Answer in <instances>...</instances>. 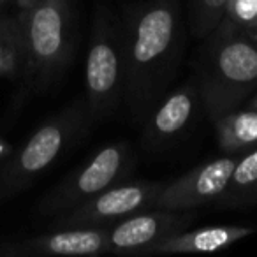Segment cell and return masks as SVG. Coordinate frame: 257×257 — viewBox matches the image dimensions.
I'll return each instance as SVG.
<instances>
[{"mask_svg": "<svg viewBox=\"0 0 257 257\" xmlns=\"http://www.w3.org/2000/svg\"><path fill=\"white\" fill-rule=\"evenodd\" d=\"M123 99L136 120L155 107L178 62L182 23L176 0H152L125 22Z\"/></svg>", "mask_w": 257, "mask_h": 257, "instance_id": "obj_1", "label": "cell"}, {"mask_svg": "<svg viewBox=\"0 0 257 257\" xmlns=\"http://www.w3.org/2000/svg\"><path fill=\"white\" fill-rule=\"evenodd\" d=\"M92 118L88 102L76 100L44 121L0 169V201L25 190L67 148L78 143L92 123Z\"/></svg>", "mask_w": 257, "mask_h": 257, "instance_id": "obj_2", "label": "cell"}, {"mask_svg": "<svg viewBox=\"0 0 257 257\" xmlns=\"http://www.w3.org/2000/svg\"><path fill=\"white\" fill-rule=\"evenodd\" d=\"M257 85V44L245 34L215 37L203 60L199 92L213 120L238 104Z\"/></svg>", "mask_w": 257, "mask_h": 257, "instance_id": "obj_3", "label": "cell"}, {"mask_svg": "<svg viewBox=\"0 0 257 257\" xmlns=\"http://www.w3.org/2000/svg\"><path fill=\"white\" fill-rule=\"evenodd\" d=\"M18 18L25 41V76L37 86H48L72 57V0H39Z\"/></svg>", "mask_w": 257, "mask_h": 257, "instance_id": "obj_4", "label": "cell"}, {"mask_svg": "<svg viewBox=\"0 0 257 257\" xmlns=\"http://www.w3.org/2000/svg\"><path fill=\"white\" fill-rule=\"evenodd\" d=\"M134 169V154L127 143L104 145L85 164L71 173L37 206L39 217H60L81 206L102 190L128 180Z\"/></svg>", "mask_w": 257, "mask_h": 257, "instance_id": "obj_5", "label": "cell"}, {"mask_svg": "<svg viewBox=\"0 0 257 257\" xmlns=\"http://www.w3.org/2000/svg\"><path fill=\"white\" fill-rule=\"evenodd\" d=\"M86 102L93 118L113 113L123 99V46L106 9L99 8L86 55Z\"/></svg>", "mask_w": 257, "mask_h": 257, "instance_id": "obj_6", "label": "cell"}, {"mask_svg": "<svg viewBox=\"0 0 257 257\" xmlns=\"http://www.w3.org/2000/svg\"><path fill=\"white\" fill-rule=\"evenodd\" d=\"M162 182L147 180H125L93 196L81 206L55 217L50 229L78 227H107L113 222L154 208L155 199L162 190Z\"/></svg>", "mask_w": 257, "mask_h": 257, "instance_id": "obj_7", "label": "cell"}, {"mask_svg": "<svg viewBox=\"0 0 257 257\" xmlns=\"http://www.w3.org/2000/svg\"><path fill=\"white\" fill-rule=\"evenodd\" d=\"M192 218V210H141L107 225V252L120 255H141V252L148 246L185 229Z\"/></svg>", "mask_w": 257, "mask_h": 257, "instance_id": "obj_8", "label": "cell"}, {"mask_svg": "<svg viewBox=\"0 0 257 257\" xmlns=\"http://www.w3.org/2000/svg\"><path fill=\"white\" fill-rule=\"evenodd\" d=\"M238 159L231 154L190 169L171 183H164L154 208L189 211L218 199L231 180Z\"/></svg>", "mask_w": 257, "mask_h": 257, "instance_id": "obj_9", "label": "cell"}, {"mask_svg": "<svg viewBox=\"0 0 257 257\" xmlns=\"http://www.w3.org/2000/svg\"><path fill=\"white\" fill-rule=\"evenodd\" d=\"M107 252L106 227L57 229L48 234L18 243L0 245V255H97Z\"/></svg>", "mask_w": 257, "mask_h": 257, "instance_id": "obj_10", "label": "cell"}, {"mask_svg": "<svg viewBox=\"0 0 257 257\" xmlns=\"http://www.w3.org/2000/svg\"><path fill=\"white\" fill-rule=\"evenodd\" d=\"M197 88L194 85H185L176 92L169 93L162 104H159L154 113L148 116L145 128V141L148 147L161 148L169 143L176 134H180L194 114L197 102Z\"/></svg>", "mask_w": 257, "mask_h": 257, "instance_id": "obj_11", "label": "cell"}, {"mask_svg": "<svg viewBox=\"0 0 257 257\" xmlns=\"http://www.w3.org/2000/svg\"><path fill=\"white\" fill-rule=\"evenodd\" d=\"M252 232V227H241V225H211V227L196 229V231H180L148 246L147 250L141 252V255L215 252V250L225 248V246L239 241Z\"/></svg>", "mask_w": 257, "mask_h": 257, "instance_id": "obj_12", "label": "cell"}, {"mask_svg": "<svg viewBox=\"0 0 257 257\" xmlns=\"http://www.w3.org/2000/svg\"><path fill=\"white\" fill-rule=\"evenodd\" d=\"M215 121L218 148L224 154H238L257 147V111L252 107L227 111Z\"/></svg>", "mask_w": 257, "mask_h": 257, "instance_id": "obj_13", "label": "cell"}, {"mask_svg": "<svg viewBox=\"0 0 257 257\" xmlns=\"http://www.w3.org/2000/svg\"><path fill=\"white\" fill-rule=\"evenodd\" d=\"M25 41L18 15L0 16V78L25 74Z\"/></svg>", "mask_w": 257, "mask_h": 257, "instance_id": "obj_14", "label": "cell"}, {"mask_svg": "<svg viewBox=\"0 0 257 257\" xmlns=\"http://www.w3.org/2000/svg\"><path fill=\"white\" fill-rule=\"evenodd\" d=\"M227 203H257V147L236 161L231 180L222 192Z\"/></svg>", "mask_w": 257, "mask_h": 257, "instance_id": "obj_15", "label": "cell"}, {"mask_svg": "<svg viewBox=\"0 0 257 257\" xmlns=\"http://www.w3.org/2000/svg\"><path fill=\"white\" fill-rule=\"evenodd\" d=\"M257 25V0H229L224 18L211 36L224 37L232 34H245Z\"/></svg>", "mask_w": 257, "mask_h": 257, "instance_id": "obj_16", "label": "cell"}, {"mask_svg": "<svg viewBox=\"0 0 257 257\" xmlns=\"http://www.w3.org/2000/svg\"><path fill=\"white\" fill-rule=\"evenodd\" d=\"M229 0H194L192 30L197 37H208L224 18Z\"/></svg>", "mask_w": 257, "mask_h": 257, "instance_id": "obj_17", "label": "cell"}, {"mask_svg": "<svg viewBox=\"0 0 257 257\" xmlns=\"http://www.w3.org/2000/svg\"><path fill=\"white\" fill-rule=\"evenodd\" d=\"M39 0H16V8H18V13H25L29 11L32 6H36Z\"/></svg>", "mask_w": 257, "mask_h": 257, "instance_id": "obj_18", "label": "cell"}, {"mask_svg": "<svg viewBox=\"0 0 257 257\" xmlns=\"http://www.w3.org/2000/svg\"><path fill=\"white\" fill-rule=\"evenodd\" d=\"M245 36L248 37V39H252L253 43L257 44V25H255V27H252V29H248V30H246V32H245Z\"/></svg>", "mask_w": 257, "mask_h": 257, "instance_id": "obj_19", "label": "cell"}, {"mask_svg": "<svg viewBox=\"0 0 257 257\" xmlns=\"http://www.w3.org/2000/svg\"><path fill=\"white\" fill-rule=\"evenodd\" d=\"M248 107H252V109H255V111H257V95L253 97V99L248 102Z\"/></svg>", "mask_w": 257, "mask_h": 257, "instance_id": "obj_20", "label": "cell"}, {"mask_svg": "<svg viewBox=\"0 0 257 257\" xmlns=\"http://www.w3.org/2000/svg\"><path fill=\"white\" fill-rule=\"evenodd\" d=\"M8 2H9V0H0V9L4 8V6H6V4H8Z\"/></svg>", "mask_w": 257, "mask_h": 257, "instance_id": "obj_21", "label": "cell"}]
</instances>
